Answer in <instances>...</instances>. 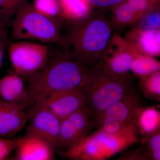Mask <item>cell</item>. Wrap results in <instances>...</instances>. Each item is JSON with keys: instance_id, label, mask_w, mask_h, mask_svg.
Listing matches in <instances>:
<instances>
[{"instance_id": "cell-1", "label": "cell", "mask_w": 160, "mask_h": 160, "mask_svg": "<svg viewBox=\"0 0 160 160\" xmlns=\"http://www.w3.org/2000/svg\"><path fill=\"white\" fill-rule=\"evenodd\" d=\"M90 67L64 52L50 54L43 69L24 80L34 104H41L61 92L82 90Z\"/></svg>"}, {"instance_id": "cell-2", "label": "cell", "mask_w": 160, "mask_h": 160, "mask_svg": "<svg viewBox=\"0 0 160 160\" xmlns=\"http://www.w3.org/2000/svg\"><path fill=\"white\" fill-rule=\"evenodd\" d=\"M70 22L69 31L64 36V52L88 67L97 65L111 41V24L105 16L98 12H90Z\"/></svg>"}, {"instance_id": "cell-3", "label": "cell", "mask_w": 160, "mask_h": 160, "mask_svg": "<svg viewBox=\"0 0 160 160\" xmlns=\"http://www.w3.org/2000/svg\"><path fill=\"white\" fill-rule=\"evenodd\" d=\"M133 87L131 78L114 76L99 63L90 67L82 92L92 129L97 128L106 109L126 96Z\"/></svg>"}, {"instance_id": "cell-4", "label": "cell", "mask_w": 160, "mask_h": 160, "mask_svg": "<svg viewBox=\"0 0 160 160\" xmlns=\"http://www.w3.org/2000/svg\"><path fill=\"white\" fill-rule=\"evenodd\" d=\"M63 20L61 18L49 17L42 14L26 0L20 6L12 22L9 41L11 42L33 39L63 47L65 42L62 33Z\"/></svg>"}, {"instance_id": "cell-5", "label": "cell", "mask_w": 160, "mask_h": 160, "mask_svg": "<svg viewBox=\"0 0 160 160\" xmlns=\"http://www.w3.org/2000/svg\"><path fill=\"white\" fill-rule=\"evenodd\" d=\"M141 143L134 131L112 134L98 129L66 150L65 156L77 160H105L136 143Z\"/></svg>"}, {"instance_id": "cell-6", "label": "cell", "mask_w": 160, "mask_h": 160, "mask_svg": "<svg viewBox=\"0 0 160 160\" xmlns=\"http://www.w3.org/2000/svg\"><path fill=\"white\" fill-rule=\"evenodd\" d=\"M8 49L15 73L23 79L43 69L51 54L47 45L24 41L12 42Z\"/></svg>"}, {"instance_id": "cell-7", "label": "cell", "mask_w": 160, "mask_h": 160, "mask_svg": "<svg viewBox=\"0 0 160 160\" xmlns=\"http://www.w3.org/2000/svg\"><path fill=\"white\" fill-rule=\"evenodd\" d=\"M141 95L134 87L122 99L108 108L98 126L109 133L116 134L131 131L134 126L136 111L142 106Z\"/></svg>"}, {"instance_id": "cell-8", "label": "cell", "mask_w": 160, "mask_h": 160, "mask_svg": "<svg viewBox=\"0 0 160 160\" xmlns=\"http://www.w3.org/2000/svg\"><path fill=\"white\" fill-rule=\"evenodd\" d=\"M26 114L29 124L25 134L37 136L44 139L56 150L62 148L59 142L62 120L41 104H33Z\"/></svg>"}, {"instance_id": "cell-9", "label": "cell", "mask_w": 160, "mask_h": 160, "mask_svg": "<svg viewBox=\"0 0 160 160\" xmlns=\"http://www.w3.org/2000/svg\"><path fill=\"white\" fill-rule=\"evenodd\" d=\"M140 52L132 43L119 37L112 38L105 54L98 63L107 72L117 77L131 78L132 61Z\"/></svg>"}, {"instance_id": "cell-10", "label": "cell", "mask_w": 160, "mask_h": 160, "mask_svg": "<svg viewBox=\"0 0 160 160\" xmlns=\"http://www.w3.org/2000/svg\"><path fill=\"white\" fill-rule=\"evenodd\" d=\"M0 98L24 110L34 104L25 86L24 79L15 72L0 79Z\"/></svg>"}, {"instance_id": "cell-11", "label": "cell", "mask_w": 160, "mask_h": 160, "mask_svg": "<svg viewBox=\"0 0 160 160\" xmlns=\"http://www.w3.org/2000/svg\"><path fill=\"white\" fill-rule=\"evenodd\" d=\"M41 105L62 120L83 108L85 98L82 90H72L54 95Z\"/></svg>"}, {"instance_id": "cell-12", "label": "cell", "mask_w": 160, "mask_h": 160, "mask_svg": "<svg viewBox=\"0 0 160 160\" xmlns=\"http://www.w3.org/2000/svg\"><path fill=\"white\" fill-rule=\"evenodd\" d=\"M22 142L16 148L15 159L52 160L55 159L56 150L46 140L37 136H23Z\"/></svg>"}, {"instance_id": "cell-13", "label": "cell", "mask_w": 160, "mask_h": 160, "mask_svg": "<svg viewBox=\"0 0 160 160\" xmlns=\"http://www.w3.org/2000/svg\"><path fill=\"white\" fill-rule=\"evenodd\" d=\"M25 110L0 98V137L12 138L23 129L27 122Z\"/></svg>"}, {"instance_id": "cell-14", "label": "cell", "mask_w": 160, "mask_h": 160, "mask_svg": "<svg viewBox=\"0 0 160 160\" xmlns=\"http://www.w3.org/2000/svg\"><path fill=\"white\" fill-rule=\"evenodd\" d=\"M134 126L138 136L139 135L145 139L160 131L159 110L154 106L138 107L136 111Z\"/></svg>"}, {"instance_id": "cell-15", "label": "cell", "mask_w": 160, "mask_h": 160, "mask_svg": "<svg viewBox=\"0 0 160 160\" xmlns=\"http://www.w3.org/2000/svg\"><path fill=\"white\" fill-rule=\"evenodd\" d=\"M137 40L132 43L141 53L150 56L159 55L160 52V29L143 30L140 29Z\"/></svg>"}, {"instance_id": "cell-16", "label": "cell", "mask_w": 160, "mask_h": 160, "mask_svg": "<svg viewBox=\"0 0 160 160\" xmlns=\"http://www.w3.org/2000/svg\"><path fill=\"white\" fill-rule=\"evenodd\" d=\"M64 20L74 22L85 18L90 12L91 5L87 0H58Z\"/></svg>"}, {"instance_id": "cell-17", "label": "cell", "mask_w": 160, "mask_h": 160, "mask_svg": "<svg viewBox=\"0 0 160 160\" xmlns=\"http://www.w3.org/2000/svg\"><path fill=\"white\" fill-rule=\"evenodd\" d=\"M159 62L152 57L139 52L135 57L131 66V71L140 78L160 71Z\"/></svg>"}, {"instance_id": "cell-18", "label": "cell", "mask_w": 160, "mask_h": 160, "mask_svg": "<svg viewBox=\"0 0 160 160\" xmlns=\"http://www.w3.org/2000/svg\"><path fill=\"white\" fill-rule=\"evenodd\" d=\"M139 78V85L144 96L152 101H160V71Z\"/></svg>"}, {"instance_id": "cell-19", "label": "cell", "mask_w": 160, "mask_h": 160, "mask_svg": "<svg viewBox=\"0 0 160 160\" xmlns=\"http://www.w3.org/2000/svg\"><path fill=\"white\" fill-rule=\"evenodd\" d=\"M83 138L67 118L61 121L59 142L62 148L66 150L70 149Z\"/></svg>"}, {"instance_id": "cell-20", "label": "cell", "mask_w": 160, "mask_h": 160, "mask_svg": "<svg viewBox=\"0 0 160 160\" xmlns=\"http://www.w3.org/2000/svg\"><path fill=\"white\" fill-rule=\"evenodd\" d=\"M72 126L83 138L89 134L92 129L89 113L85 106L67 118Z\"/></svg>"}, {"instance_id": "cell-21", "label": "cell", "mask_w": 160, "mask_h": 160, "mask_svg": "<svg viewBox=\"0 0 160 160\" xmlns=\"http://www.w3.org/2000/svg\"><path fill=\"white\" fill-rule=\"evenodd\" d=\"M114 6L115 20L119 25L123 26L133 22L139 16L142 15L136 11L126 0H123Z\"/></svg>"}, {"instance_id": "cell-22", "label": "cell", "mask_w": 160, "mask_h": 160, "mask_svg": "<svg viewBox=\"0 0 160 160\" xmlns=\"http://www.w3.org/2000/svg\"><path fill=\"white\" fill-rule=\"evenodd\" d=\"M26 0H0V22L7 27L11 26L17 12Z\"/></svg>"}, {"instance_id": "cell-23", "label": "cell", "mask_w": 160, "mask_h": 160, "mask_svg": "<svg viewBox=\"0 0 160 160\" xmlns=\"http://www.w3.org/2000/svg\"><path fill=\"white\" fill-rule=\"evenodd\" d=\"M34 8L42 14L51 18H61V9L58 0H34Z\"/></svg>"}, {"instance_id": "cell-24", "label": "cell", "mask_w": 160, "mask_h": 160, "mask_svg": "<svg viewBox=\"0 0 160 160\" xmlns=\"http://www.w3.org/2000/svg\"><path fill=\"white\" fill-rule=\"evenodd\" d=\"M24 136L16 138L0 137V160L8 159L12 152L16 149Z\"/></svg>"}, {"instance_id": "cell-25", "label": "cell", "mask_w": 160, "mask_h": 160, "mask_svg": "<svg viewBox=\"0 0 160 160\" xmlns=\"http://www.w3.org/2000/svg\"><path fill=\"white\" fill-rule=\"evenodd\" d=\"M146 148L150 160H160V130L145 138Z\"/></svg>"}, {"instance_id": "cell-26", "label": "cell", "mask_w": 160, "mask_h": 160, "mask_svg": "<svg viewBox=\"0 0 160 160\" xmlns=\"http://www.w3.org/2000/svg\"><path fill=\"white\" fill-rule=\"evenodd\" d=\"M160 26L159 12L151 11L146 13L142 20L140 29L143 30H158Z\"/></svg>"}, {"instance_id": "cell-27", "label": "cell", "mask_w": 160, "mask_h": 160, "mask_svg": "<svg viewBox=\"0 0 160 160\" xmlns=\"http://www.w3.org/2000/svg\"><path fill=\"white\" fill-rule=\"evenodd\" d=\"M123 160H149V153L146 147L141 146L140 148L132 149L119 158Z\"/></svg>"}, {"instance_id": "cell-28", "label": "cell", "mask_w": 160, "mask_h": 160, "mask_svg": "<svg viewBox=\"0 0 160 160\" xmlns=\"http://www.w3.org/2000/svg\"><path fill=\"white\" fill-rule=\"evenodd\" d=\"M138 12L144 14L154 4L150 0H126Z\"/></svg>"}, {"instance_id": "cell-29", "label": "cell", "mask_w": 160, "mask_h": 160, "mask_svg": "<svg viewBox=\"0 0 160 160\" xmlns=\"http://www.w3.org/2000/svg\"><path fill=\"white\" fill-rule=\"evenodd\" d=\"M10 42L7 27H4L0 29V69L5 50L8 48Z\"/></svg>"}, {"instance_id": "cell-30", "label": "cell", "mask_w": 160, "mask_h": 160, "mask_svg": "<svg viewBox=\"0 0 160 160\" xmlns=\"http://www.w3.org/2000/svg\"><path fill=\"white\" fill-rule=\"evenodd\" d=\"M91 6L105 8L109 6H115L123 0H87Z\"/></svg>"}, {"instance_id": "cell-31", "label": "cell", "mask_w": 160, "mask_h": 160, "mask_svg": "<svg viewBox=\"0 0 160 160\" xmlns=\"http://www.w3.org/2000/svg\"><path fill=\"white\" fill-rule=\"evenodd\" d=\"M7 27V26H5L3 23H2V22H0V29H2V28H4V27Z\"/></svg>"}, {"instance_id": "cell-32", "label": "cell", "mask_w": 160, "mask_h": 160, "mask_svg": "<svg viewBox=\"0 0 160 160\" xmlns=\"http://www.w3.org/2000/svg\"><path fill=\"white\" fill-rule=\"evenodd\" d=\"M150 1H151L152 3H153L154 4H155V3L157 2L158 1V0H150Z\"/></svg>"}, {"instance_id": "cell-33", "label": "cell", "mask_w": 160, "mask_h": 160, "mask_svg": "<svg viewBox=\"0 0 160 160\" xmlns=\"http://www.w3.org/2000/svg\"><path fill=\"white\" fill-rule=\"evenodd\" d=\"M51 1H58V0H51Z\"/></svg>"}]
</instances>
